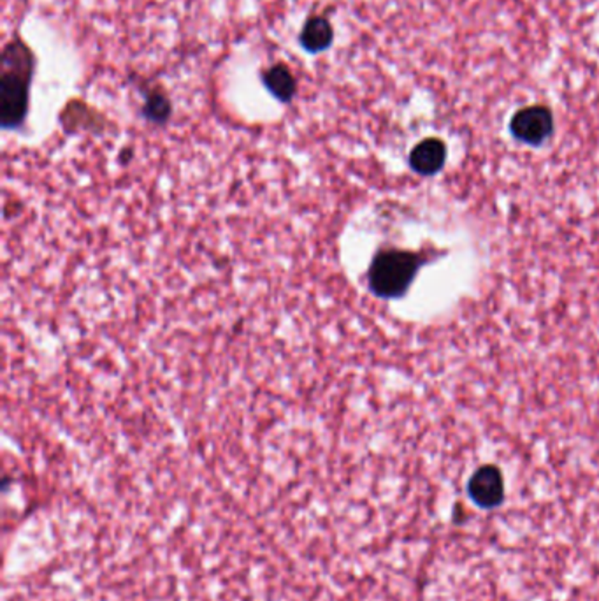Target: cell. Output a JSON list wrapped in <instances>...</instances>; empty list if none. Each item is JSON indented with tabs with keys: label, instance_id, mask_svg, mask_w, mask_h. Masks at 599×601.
I'll use <instances>...</instances> for the list:
<instances>
[{
	"label": "cell",
	"instance_id": "cell-8",
	"mask_svg": "<svg viewBox=\"0 0 599 601\" xmlns=\"http://www.w3.org/2000/svg\"><path fill=\"white\" fill-rule=\"evenodd\" d=\"M171 100L168 99V95L161 88H153L146 93L144 106H143V115L152 124L164 126L171 117Z\"/></svg>",
	"mask_w": 599,
	"mask_h": 601
},
{
	"label": "cell",
	"instance_id": "cell-2",
	"mask_svg": "<svg viewBox=\"0 0 599 601\" xmlns=\"http://www.w3.org/2000/svg\"><path fill=\"white\" fill-rule=\"evenodd\" d=\"M426 258L406 250L378 252L368 271V287L380 300H399L412 287Z\"/></svg>",
	"mask_w": 599,
	"mask_h": 601
},
{
	"label": "cell",
	"instance_id": "cell-6",
	"mask_svg": "<svg viewBox=\"0 0 599 601\" xmlns=\"http://www.w3.org/2000/svg\"><path fill=\"white\" fill-rule=\"evenodd\" d=\"M334 41L333 23L326 16H309L300 34V44L308 53H322Z\"/></svg>",
	"mask_w": 599,
	"mask_h": 601
},
{
	"label": "cell",
	"instance_id": "cell-3",
	"mask_svg": "<svg viewBox=\"0 0 599 601\" xmlns=\"http://www.w3.org/2000/svg\"><path fill=\"white\" fill-rule=\"evenodd\" d=\"M510 132L520 143L540 146L554 134V117L551 109L543 106L524 108L515 113Z\"/></svg>",
	"mask_w": 599,
	"mask_h": 601
},
{
	"label": "cell",
	"instance_id": "cell-4",
	"mask_svg": "<svg viewBox=\"0 0 599 601\" xmlns=\"http://www.w3.org/2000/svg\"><path fill=\"white\" fill-rule=\"evenodd\" d=\"M468 492L474 505L480 509H496L505 498L503 475L496 466H483L473 473Z\"/></svg>",
	"mask_w": 599,
	"mask_h": 601
},
{
	"label": "cell",
	"instance_id": "cell-5",
	"mask_svg": "<svg viewBox=\"0 0 599 601\" xmlns=\"http://www.w3.org/2000/svg\"><path fill=\"white\" fill-rule=\"evenodd\" d=\"M445 159H447V148L443 141L436 137H429V139L421 141L412 150L408 162H410V168L417 174L432 176L443 170Z\"/></svg>",
	"mask_w": 599,
	"mask_h": 601
},
{
	"label": "cell",
	"instance_id": "cell-7",
	"mask_svg": "<svg viewBox=\"0 0 599 601\" xmlns=\"http://www.w3.org/2000/svg\"><path fill=\"white\" fill-rule=\"evenodd\" d=\"M262 83L273 97L291 102L298 91V80L287 64H274L262 73Z\"/></svg>",
	"mask_w": 599,
	"mask_h": 601
},
{
	"label": "cell",
	"instance_id": "cell-1",
	"mask_svg": "<svg viewBox=\"0 0 599 601\" xmlns=\"http://www.w3.org/2000/svg\"><path fill=\"white\" fill-rule=\"evenodd\" d=\"M34 64L30 48L20 38H13L4 46L0 78V120L4 129H18L27 120Z\"/></svg>",
	"mask_w": 599,
	"mask_h": 601
}]
</instances>
